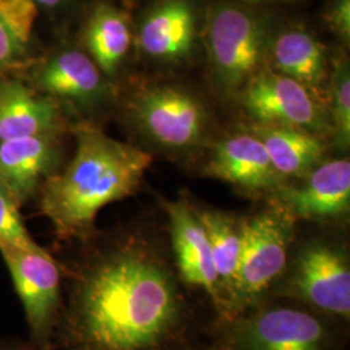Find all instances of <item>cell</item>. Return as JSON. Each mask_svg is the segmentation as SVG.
I'll return each instance as SVG.
<instances>
[{"label":"cell","instance_id":"obj_1","mask_svg":"<svg viewBox=\"0 0 350 350\" xmlns=\"http://www.w3.org/2000/svg\"><path fill=\"white\" fill-rule=\"evenodd\" d=\"M62 263L52 350H192L195 313L172 250L138 230L79 241Z\"/></svg>","mask_w":350,"mask_h":350},{"label":"cell","instance_id":"obj_2","mask_svg":"<svg viewBox=\"0 0 350 350\" xmlns=\"http://www.w3.org/2000/svg\"><path fill=\"white\" fill-rule=\"evenodd\" d=\"M75 152L42 185L39 211L60 241H85L96 232L101 209L134 195L152 163L150 153L107 135L99 127L73 126Z\"/></svg>","mask_w":350,"mask_h":350},{"label":"cell","instance_id":"obj_3","mask_svg":"<svg viewBox=\"0 0 350 350\" xmlns=\"http://www.w3.org/2000/svg\"><path fill=\"white\" fill-rule=\"evenodd\" d=\"M348 323L296 301L267 299L217 322L215 350H345Z\"/></svg>","mask_w":350,"mask_h":350},{"label":"cell","instance_id":"obj_4","mask_svg":"<svg viewBox=\"0 0 350 350\" xmlns=\"http://www.w3.org/2000/svg\"><path fill=\"white\" fill-rule=\"evenodd\" d=\"M267 299L296 301L319 313L349 322L348 250L322 239L306 241L295 252L289 250L287 265Z\"/></svg>","mask_w":350,"mask_h":350},{"label":"cell","instance_id":"obj_5","mask_svg":"<svg viewBox=\"0 0 350 350\" xmlns=\"http://www.w3.org/2000/svg\"><path fill=\"white\" fill-rule=\"evenodd\" d=\"M296 224L274 199L261 211L243 217V245L231 318L267 299L287 265Z\"/></svg>","mask_w":350,"mask_h":350},{"label":"cell","instance_id":"obj_6","mask_svg":"<svg viewBox=\"0 0 350 350\" xmlns=\"http://www.w3.org/2000/svg\"><path fill=\"white\" fill-rule=\"evenodd\" d=\"M0 256L23 304L29 341L37 350H52L63 301L62 263L44 248L33 252L0 244Z\"/></svg>","mask_w":350,"mask_h":350},{"label":"cell","instance_id":"obj_7","mask_svg":"<svg viewBox=\"0 0 350 350\" xmlns=\"http://www.w3.org/2000/svg\"><path fill=\"white\" fill-rule=\"evenodd\" d=\"M204 38L213 70L227 91L243 90L261 70L266 31L254 14L234 5L217 7L208 16Z\"/></svg>","mask_w":350,"mask_h":350},{"label":"cell","instance_id":"obj_8","mask_svg":"<svg viewBox=\"0 0 350 350\" xmlns=\"http://www.w3.org/2000/svg\"><path fill=\"white\" fill-rule=\"evenodd\" d=\"M38 92L65 105L88 109L107 95V77L83 49L60 46L36 57L17 75Z\"/></svg>","mask_w":350,"mask_h":350},{"label":"cell","instance_id":"obj_9","mask_svg":"<svg viewBox=\"0 0 350 350\" xmlns=\"http://www.w3.org/2000/svg\"><path fill=\"white\" fill-rule=\"evenodd\" d=\"M135 122L156 143L170 148L198 144L206 131V112L187 91L156 86L140 92L133 101Z\"/></svg>","mask_w":350,"mask_h":350},{"label":"cell","instance_id":"obj_10","mask_svg":"<svg viewBox=\"0 0 350 350\" xmlns=\"http://www.w3.org/2000/svg\"><path fill=\"white\" fill-rule=\"evenodd\" d=\"M161 205L167 217L172 254L178 274L188 289L196 288L206 293L218 317L221 293L212 248L192 202L185 198L174 201L163 199Z\"/></svg>","mask_w":350,"mask_h":350},{"label":"cell","instance_id":"obj_11","mask_svg":"<svg viewBox=\"0 0 350 350\" xmlns=\"http://www.w3.org/2000/svg\"><path fill=\"white\" fill-rule=\"evenodd\" d=\"M243 105L260 125L315 129L322 117L312 90L275 70H260L243 88Z\"/></svg>","mask_w":350,"mask_h":350},{"label":"cell","instance_id":"obj_12","mask_svg":"<svg viewBox=\"0 0 350 350\" xmlns=\"http://www.w3.org/2000/svg\"><path fill=\"white\" fill-rule=\"evenodd\" d=\"M274 200L296 221L331 222L350 209L349 160H332L308 173L297 186H282Z\"/></svg>","mask_w":350,"mask_h":350},{"label":"cell","instance_id":"obj_13","mask_svg":"<svg viewBox=\"0 0 350 350\" xmlns=\"http://www.w3.org/2000/svg\"><path fill=\"white\" fill-rule=\"evenodd\" d=\"M64 108L18 75L0 77V142L62 137L66 129Z\"/></svg>","mask_w":350,"mask_h":350},{"label":"cell","instance_id":"obj_14","mask_svg":"<svg viewBox=\"0 0 350 350\" xmlns=\"http://www.w3.org/2000/svg\"><path fill=\"white\" fill-rule=\"evenodd\" d=\"M60 137L0 142V185L20 206L34 199L42 185L60 169Z\"/></svg>","mask_w":350,"mask_h":350},{"label":"cell","instance_id":"obj_15","mask_svg":"<svg viewBox=\"0 0 350 350\" xmlns=\"http://www.w3.org/2000/svg\"><path fill=\"white\" fill-rule=\"evenodd\" d=\"M205 173L248 192H274L283 186L262 142L250 134H237L219 143Z\"/></svg>","mask_w":350,"mask_h":350},{"label":"cell","instance_id":"obj_16","mask_svg":"<svg viewBox=\"0 0 350 350\" xmlns=\"http://www.w3.org/2000/svg\"><path fill=\"white\" fill-rule=\"evenodd\" d=\"M192 208L204 226L211 243L221 293V312L217 317V322H224L232 315L243 245V217L195 204H192Z\"/></svg>","mask_w":350,"mask_h":350},{"label":"cell","instance_id":"obj_17","mask_svg":"<svg viewBox=\"0 0 350 350\" xmlns=\"http://www.w3.org/2000/svg\"><path fill=\"white\" fill-rule=\"evenodd\" d=\"M195 13L187 0H163L143 20L139 46L150 57L173 62L193 47Z\"/></svg>","mask_w":350,"mask_h":350},{"label":"cell","instance_id":"obj_18","mask_svg":"<svg viewBox=\"0 0 350 350\" xmlns=\"http://www.w3.org/2000/svg\"><path fill=\"white\" fill-rule=\"evenodd\" d=\"M82 47L108 79L117 75L131 47L129 17L112 3L99 0L88 11L81 31Z\"/></svg>","mask_w":350,"mask_h":350},{"label":"cell","instance_id":"obj_19","mask_svg":"<svg viewBox=\"0 0 350 350\" xmlns=\"http://www.w3.org/2000/svg\"><path fill=\"white\" fill-rule=\"evenodd\" d=\"M254 135L262 142L282 179L309 173L325 150L319 139L297 127L258 124Z\"/></svg>","mask_w":350,"mask_h":350},{"label":"cell","instance_id":"obj_20","mask_svg":"<svg viewBox=\"0 0 350 350\" xmlns=\"http://www.w3.org/2000/svg\"><path fill=\"white\" fill-rule=\"evenodd\" d=\"M275 72L300 82L305 88H317L325 72L323 46L305 30L291 29L280 33L273 44Z\"/></svg>","mask_w":350,"mask_h":350},{"label":"cell","instance_id":"obj_21","mask_svg":"<svg viewBox=\"0 0 350 350\" xmlns=\"http://www.w3.org/2000/svg\"><path fill=\"white\" fill-rule=\"evenodd\" d=\"M34 59L30 29L21 25L0 0V77L20 75Z\"/></svg>","mask_w":350,"mask_h":350},{"label":"cell","instance_id":"obj_22","mask_svg":"<svg viewBox=\"0 0 350 350\" xmlns=\"http://www.w3.org/2000/svg\"><path fill=\"white\" fill-rule=\"evenodd\" d=\"M0 244L25 250H40V247L27 231L21 206L13 200L8 191L0 185Z\"/></svg>","mask_w":350,"mask_h":350},{"label":"cell","instance_id":"obj_23","mask_svg":"<svg viewBox=\"0 0 350 350\" xmlns=\"http://www.w3.org/2000/svg\"><path fill=\"white\" fill-rule=\"evenodd\" d=\"M332 113L336 133L342 146L349 144L350 138V79L348 69L341 68L332 88Z\"/></svg>","mask_w":350,"mask_h":350},{"label":"cell","instance_id":"obj_24","mask_svg":"<svg viewBox=\"0 0 350 350\" xmlns=\"http://www.w3.org/2000/svg\"><path fill=\"white\" fill-rule=\"evenodd\" d=\"M329 26L344 40L350 38V0H332L327 13Z\"/></svg>","mask_w":350,"mask_h":350},{"label":"cell","instance_id":"obj_25","mask_svg":"<svg viewBox=\"0 0 350 350\" xmlns=\"http://www.w3.org/2000/svg\"><path fill=\"white\" fill-rule=\"evenodd\" d=\"M72 0H30L34 10L39 13L52 16L63 11L70 4Z\"/></svg>","mask_w":350,"mask_h":350},{"label":"cell","instance_id":"obj_26","mask_svg":"<svg viewBox=\"0 0 350 350\" xmlns=\"http://www.w3.org/2000/svg\"><path fill=\"white\" fill-rule=\"evenodd\" d=\"M0 350H37L34 345L27 340L20 338H5L0 340Z\"/></svg>","mask_w":350,"mask_h":350},{"label":"cell","instance_id":"obj_27","mask_svg":"<svg viewBox=\"0 0 350 350\" xmlns=\"http://www.w3.org/2000/svg\"><path fill=\"white\" fill-rule=\"evenodd\" d=\"M199 350H215L214 348H213L212 345L211 347H208V348H204V349H199Z\"/></svg>","mask_w":350,"mask_h":350}]
</instances>
